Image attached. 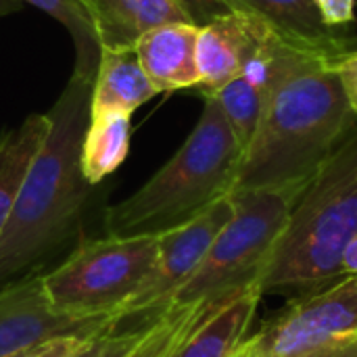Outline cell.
<instances>
[{
	"label": "cell",
	"instance_id": "1",
	"mask_svg": "<svg viewBox=\"0 0 357 357\" xmlns=\"http://www.w3.org/2000/svg\"><path fill=\"white\" fill-rule=\"evenodd\" d=\"M333 56H312L268 100L247 144L234 190L268 188L301 195L357 123ZM232 190V192H234Z\"/></svg>",
	"mask_w": 357,
	"mask_h": 357
},
{
	"label": "cell",
	"instance_id": "2",
	"mask_svg": "<svg viewBox=\"0 0 357 357\" xmlns=\"http://www.w3.org/2000/svg\"><path fill=\"white\" fill-rule=\"evenodd\" d=\"M94 79L71 73L50 107L52 128L33 157L0 234V282L33 266L77 224L92 184L82 172V140Z\"/></svg>",
	"mask_w": 357,
	"mask_h": 357
},
{
	"label": "cell",
	"instance_id": "3",
	"mask_svg": "<svg viewBox=\"0 0 357 357\" xmlns=\"http://www.w3.org/2000/svg\"><path fill=\"white\" fill-rule=\"evenodd\" d=\"M357 232V123L295 199L257 282L264 295L289 299L341 280L339 257Z\"/></svg>",
	"mask_w": 357,
	"mask_h": 357
},
{
	"label": "cell",
	"instance_id": "4",
	"mask_svg": "<svg viewBox=\"0 0 357 357\" xmlns=\"http://www.w3.org/2000/svg\"><path fill=\"white\" fill-rule=\"evenodd\" d=\"M243 146L218 98L205 96L203 113L176 155L134 195L105 211L109 236L161 234L222 197L232 195Z\"/></svg>",
	"mask_w": 357,
	"mask_h": 357
},
{
	"label": "cell",
	"instance_id": "5",
	"mask_svg": "<svg viewBox=\"0 0 357 357\" xmlns=\"http://www.w3.org/2000/svg\"><path fill=\"white\" fill-rule=\"evenodd\" d=\"M297 197L291 190H234L232 220L218 234L201 266L165 305L224 299L255 284L287 228Z\"/></svg>",
	"mask_w": 357,
	"mask_h": 357
},
{
	"label": "cell",
	"instance_id": "6",
	"mask_svg": "<svg viewBox=\"0 0 357 357\" xmlns=\"http://www.w3.org/2000/svg\"><path fill=\"white\" fill-rule=\"evenodd\" d=\"M157 247V234L86 241L61 266L42 274L44 289L63 314L117 318L123 303L149 278Z\"/></svg>",
	"mask_w": 357,
	"mask_h": 357
},
{
	"label": "cell",
	"instance_id": "7",
	"mask_svg": "<svg viewBox=\"0 0 357 357\" xmlns=\"http://www.w3.org/2000/svg\"><path fill=\"white\" fill-rule=\"evenodd\" d=\"M357 333V276L291 299V303L253 335L257 357H305Z\"/></svg>",
	"mask_w": 357,
	"mask_h": 357
},
{
	"label": "cell",
	"instance_id": "8",
	"mask_svg": "<svg viewBox=\"0 0 357 357\" xmlns=\"http://www.w3.org/2000/svg\"><path fill=\"white\" fill-rule=\"evenodd\" d=\"M232 215L234 201L232 195H228L209 205L192 220L157 234V261L144 284L117 312L119 322L123 324L130 318H146L159 312L201 266L213 241L232 220Z\"/></svg>",
	"mask_w": 357,
	"mask_h": 357
},
{
	"label": "cell",
	"instance_id": "9",
	"mask_svg": "<svg viewBox=\"0 0 357 357\" xmlns=\"http://www.w3.org/2000/svg\"><path fill=\"white\" fill-rule=\"evenodd\" d=\"M121 326L113 316H71L59 312L42 274H29L0 291V357L27 351L65 337H96Z\"/></svg>",
	"mask_w": 357,
	"mask_h": 357
},
{
	"label": "cell",
	"instance_id": "10",
	"mask_svg": "<svg viewBox=\"0 0 357 357\" xmlns=\"http://www.w3.org/2000/svg\"><path fill=\"white\" fill-rule=\"evenodd\" d=\"M331 56L326 52L295 44L276 31L253 52V56L245 63L243 71L228 82L222 90L213 94L222 105L243 153L253 138V132L259 123V117L276 92V88L305 61L312 56ZM337 59V56H333Z\"/></svg>",
	"mask_w": 357,
	"mask_h": 357
},
{
	"label": "cell",
	"instance_id": "11",
	"mask_svg": "<svg viewBox=\"0 0 357 357\" xmlns=\"http://www.w3.org/2000/svg\"><path fill=\"white\" fill-rule=\"evenodd\" d=\"M272 33L274 29L266 21L241 10H230L203 25L197 40V90L213 96L243 71L245 63Z\"/></svg>",
	"mask_w": 357,
	"mask_h": 357
},
{
	"label": "cell",
	"instance_id": "12",
	"mask_svg": "<svg viewBox=\"0 0 357 357\" xmlns=\"http://www.w3.org/2000/svg\"><path fill=\"white\" fill-rule=\"evenodd\" d=\"M199 25L195 23H165L146 31L134 46L140 67L151 84L161 92L197 88V40Z\"/></svg>",
	"mask_w": 357,
	"mask_h": 357
},
{
	"label": "cell",
	"instance_id": "13",
	"mask_svg": "<svg viewBox=\"0 0 357 357\" xmlns=\"http://www.w3.org/2000/svg\"><path fill=\"white\" fill-rule=\"evenodd\" d=\"M100 50H128L151 29L165 23H192L176 0H82Z\"/></svg>",
	"mask_w": 357,
	"mask_h": 357
},
{
	"label": "cell",
	"instance_id": "14",
	"mask_svg": "<svg viewBox=\"0 0 357 357\" xmlns=\"http://www.w3.org/2000/svg\"><path fill=\"white\" fill-rule=\"evenodd\" d=\"M261 297L257 282L247 287L195 328L169 357H232L249 339Z\"/></svg>",
	"mask_w": 357,
	"mask_h": 357
},
{
	"label": "cell",
	"instance_id": "15",
	"mask_svg": "<svg viewBox=\"0 0 357 357\" xmlns=\"http://www.w3.org/2000/svg\"><path fill=\"white\" fill-rule=\"evenodd\" d=\"M232 10L251 13L266 21L278 36L326 52L331 56L345 54L343 40L335 27L322 21L316 0H226Z\"/></svg>",
	"mask_w": 357,
	"mask_h": 357
},
{
	"label": "cell",
	"instance_id": "16",
	"mask_svg": "<svg viewBox=\"0 0 357 357\" xmlns=\"http://www.w3.org/2000/svg\"><path fill=\"white\" fill-rule=\"evenodd\" d=\"M157 94L159 90L140 67L134 48L100 52V63L92 84L90 113L119 111L132 115Z\"/></svg>",
	"mask_w": 357,
	"mask_h": 357
},
{
	"label": "cell",
	"instance_id": "17",
	"mask_svg": "<svg viewBox=\"0 0 357 357\" xmlns=\"http://www.w3.org/2000/svg\"><path fill=\"white\" fill-rule=\"evenodd\" d=\"M52 121L48 113H33L0 138V234L10 218L27 169L42 149Z\"/></svg>",
	"mask_w": 357,
	"mask_h": 357
},
{
	"label": "cell",
	"instance_id": "18",
	"mask_svg": "<svg viewBox=\"0 0 357 357\" xmlns=\"http://www.w3.org/2000/svg\"><path fill=\"white\" fill-rule=\"evenodd\" d=\"M132 138V121L128 113L96 111L90 113L82 140V172L96 186L111 176L128 157Z\"/></svg>",
	"mask_w": 357,
	"mask_h": 357
},
{
	"label": "cell",
	"instance_id": "19",
	"mask_svg": "<svg viewBox=\"0 0 357 357\" xmlns=\"http://www.w3.org/2000/svg\"><path fill=\"white\" fill-rule=\"evenodd\" d=\"M33 4L36 8L54 17L69 33L75 46V69L73 73L84 75L88 79L96 77V69L100 63V44L90 21V15L82 0H19Z\"/></svg>",
	"mask_w": 357,
	"mask_h": 357
},
{
	"label": "cell",
	"instance_id": "20",
	"mask_svg": "<svg viewBox=\"0 0 357 357\" xmlns=\"http://www.w3.org/2000/svg\"><path fill=\"white\" fill-rule=\"evenodd\" d=\"M149 333V316L146 322L138 328H113L94 337L79 354L73 357H134L142 347Z\"/></svg>",
	"mask_w": 357,
	"mask_h": 357
},
{
	"label": "cell",
	"instance_id": "21",
	"mask_svg": "<svg viewBox=\"0 0 357 357\" xmlns=\"http://www.w3.org/2000/svg\"><path fill=\"white\" fill-rule=\"evenodd\" d=\"M176 2L186 10L190 21L199 27L232 10L226 0H176Z\"/></svg>",
	"mask_w": 357,
	"mask_h": 357
},
{
	"label": "cell",
	"instance_id": "22",
	"mask_svg": "<svg viewBox=\"0 0 357 357\" xmlns=\"http://www.w3.org/2000/svg\"><path fill=\"white\" fill-rule=\"evenodd\" d=\"M335 73L343 86V92L351 105V109L357 113V50L341 54L335 63Z\"/></svg>",
	"mask_w": 357,
	"mask_h": 357
},
{
	"label": "cell",
	"instance_id": "23",
	"mask_svg": "<svg viewBox=\"0 0 357 357\" xmlns=\"http://www.w3.org/2000/svg\"><path fill=\"white\" fill-rule=\"evenodd\" d=\"M316 6L328 27H341L354 21L356 0H316Z\"/></svg>",
	"mask_w": 357,
	"mask_h": 357
},
{
	"label": "cell",
	"instance_id": "24",
	"mask_svg": "<svg viewBox=\"0 0 357 357\" xmlns=\"http://www.w3.org/2000/svg\"><path fill=\"white\" fill-rule=\"evenodd\" d=\"M305 357H357V333Z\"/></svg>",
	"mask_w": 357,
	"mask_h": 357
},
{
	"label": "cell",
	"instance_id": "25",
	"mask_svg": "<svg viewBox=\"0 0 357 357\" xmlns=\"http://www.w3.org/2000/svg\"><path fill=\"white\" fill-rule=\"evenodd\" d=\"M341 276H357V232L345 243L339 257Z\"/></svg>",
	"mask_w": 357,
	"mask_h": 357
},
{
	"label": "cell",
	"instance_id": "26",
	"mask_svg": "<svg viewBox=\"0 0 357 357\" xmlns=\"http://www.w3.org/2000/svg\"><path fill=\"white\" fill-rule=\"evenodd\" d=\"M232 357H257V345H255V339L253 335L243 343V347L234 354Z\"/></svg>",
	"mask_w": 357,
	"mask_h": 357
},
{
	"label": "cell",
	"instance_id": "27",
	"mask_svg": "<svg viewBox=\"0 0 357 357\" xmlns=\"http://www.w3.org/2000/svg\"><path fill=\"white\" fill-rule=\"evenodd\" d=\"M21 4H23V2H19V0H0V17H4V15H8V13H15V10H19V8H21Z\"/></svg>",
	"mask_w": 357,
	"mask_h": 357
},
{
	"label": "cell",
	"instance_id": "28",
	"mask_svg": "<svg viewBox=\"0 0 357 357\" xmlns=\"http://www.w3.org/2000/svg\"><path fill=\"white\" fill-rule=\"evenodd\" d=\"M17 356H19V354H17ZM10 357H15V356H10Z\"/></svg>",
	"mask_w": 357,
	"mask_h": 357
}]
</instances>
